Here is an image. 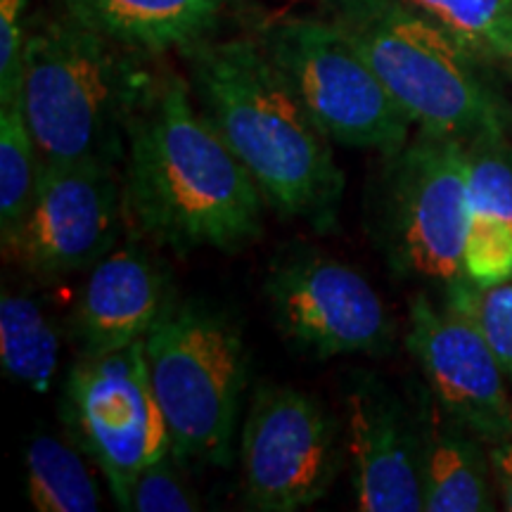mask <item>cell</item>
<instances>
[{
	"label": "cell",
	"mask_w": 512,
	"mask_h": 512,
	"mask_svg": "<svg viewBox=\"0 0 512 512\" xmlns=\"http://www.w3.org/2000/svg\"><path fill=\"white\" fill-rule=\"evenodd\" d=\"M467 223L465 275L472 285L494 287L512 280V143L484 136L465 143Z\"/></svg>",
	"instance_id": "16"
},
{
	"label": "cell",
	"mask_w": 512,
	"mask_h": 512,
	"mask_svg": "<svg viewBox=\"0 0 512 512\" xmlns=\"http://www.w3.org/2000/svg\"><path fill=\"white\" fill-rule=\"evenodd\" d=\"M0 363L12 382L43 394L60 366V330L31 294L0 297Z\"/></svg>",
	"instance_id": "18"
},
{
	"label": "cell",
	"mask_w": 512,
	"mask_h": 512,
	"mask_svg": "<svg viewBox=\"0 0 512 512\" xmlns=\"http://www.w3.org/2000/svg\"><path fill=\"white\" fill-rule=\"evenodd\" d=\"M145 356L176 458L233 465L249 375L238 320L214 304L178 299L145 337Z\"/></svg>",
	"instance_id": "5"
},
{
	"label": "cell",
	"mask_w": 512,
	"mask_h": 512,
	"mask_svg": "<svg viewBox=\"0 0 512 512\" xmlns=\"http://www.w3.org/2000/svg\"><path fill=\"white\" fill-rule=\"evenodd\" d=\"M64 420L105 477L121 510H131L140 472L174 451L152 389L145 339L100 356H79L64 382Z\"/></svg>",
	"instance_id": "8"
},
{
	"label": "cell",
	"mask_w": 512,
	"mask_h": 512,
	"mask_svg": "<svg viewBox=\"0 0 512 512\" xmlns=\"http://www.w3.org/2000/svg\"><path fill=\"white\" fill-rule=\"evenodd\" d=\"M489 456L498 503L508 512H512V434L496 441V444H489Z\"/></svg>",
	"instance_id": "25"
},
{
	"label": "cell",
	"mask_w": 512,
	"mask_h": 512,
	"mask_svg": "<svg viewBox=\"0 0 512 512\" xmlns=\"http://www.w3.org/2000/svg\"><path fill=\"white\" fill-rule=\"evenodd\" d=\"M427 512H491L498 496L486 441L441 408L427 389L415 411Z\"/></svg>",
	"instance_id": "15"
},
{
	"label": "cell",
	"mask_w": 512,
	"mask_h": 512,
	"mask_svg": "<svg viewBox=\"0 0 512 512\" xmlns=\"http://www.w3.org/2000/svg\"><path fill=\"white\" fill-rule=\"evenodd\" d=\"M228 0H67V10L119 46L143 55L207 41Z\"/></svg>",
	"instance_id": "17"
},
{
	"label": "cell",
	"mask_w": 512,
	"mask_h": 512,
	"mask_svg": "<svg viewBox=\"0 0 512 512\" xmlns=\"http://www.w3.org/2000/svg\"><path fill=\"white\" fill-rule=\"evenodd\" d=\"M176 453H166L140 472L131 491V510L136 512H195L200 496L190 489L176 465Z\"/></svg>",
	"instance_id": "23"
},
{
	"label": "cell",
	"mask_w": 512,
	"mask_h": 512,
	"mask_svg": "<svg viewBox=\"0 0 512 512\" xmlns=\"http://www.w3.org/2000/svg\"><path fill=\"white\" fill-rule=\"evenodd\" d=\"M446 294L463 302L475 316L512 387V280L494 287H477L463 280L448 287Z\"/></svg>",
	"instance_id": "22"
},
{
	"label": "cell",
	"mask_w": 512,
	"mask_h": 512,
	"mask_svg": "<svg viewBox=\"0 0 512 512\" xmlns=\"http://www.w3.org/2000/svg\"><path fill=\"white\" fill-rule=\"evenodd\" d=\"M347 456L361 512L425 510L415 418L377 377L347 389Z\"/></svg>",
	"instance_id": "14"
},
{
	"label": "cell",
	"mask_w": 512,
	"mask_h": 512,
	"mask_svg": "<svg viewBox=\"0 0 512 512\" xmlns=\"http://www.w3.org/2000/svg\"><path fill=\"white\" fill-rule=\"evenodd\" d=\"M117 166L41 164L34 202L5 256L38 278L88 271L117 245L124 214Z\"/></svg>",
	"instance_id": "11"
},
{
	"label": "cell",
	"mask_w": 512,
	"mask_h": 512,
	"mask_svg": "<svg viewBox=\"0 0 512 512\" xmlns=\"http://www.w3.org/2000/svg\"><path fill=\"white\" fill-rule=\"evenodd\" d=\"M121 185L138 233L178 254L238 252L264 235L259 185L176 74L155 76L128 121Z\"/></svg>",
	"instance_id": "1"
},
{
	"label": "cell",
	"mask_w": 512,
	"mask_h": 512,
	"mask_svg": "<svg viewBox=\"0 0 512 512\" xmlns=\"http://www.w3.org/2000/svg\"><path fill=\"white\" fill-rule=\"evenodd\" d=\"M406 347L427 389L446 413L486 444L512 434V394L494 349L470 309L446 294L444 304L415 297Z\"/></svg>",
	"instance_id": "12"
},
{
	"label": "cell",
	"mask_w": 512,
	"mask_h": 512,
	"mask_svg": "<svg viewBox=\"0 0 512 512\" xmlns=\"http://www.w3.org/2000/svg\"><path fill=\"white\" fill-rule=\"evenodd\" d=\"M489 72L512 79V0H403Z\"/></svg>",
	"instance_id": "19"
},
{
	"label": "cell",
	"mask_w": 512,
	"mask_h": 512,
	"mask_svg": "<svg viewBox=\"0 0 512 512\" xmlns=\"http://www.w3.org/2000/svg\"><path fill=\"white\" fill-rule=\"evenodd\" d=\"M389 159L382 240L403 278L448 287L463 283L470 197L463 140L420 131Z\"/></svg>",
	"instance_id": "7"
},
{
	"label": "cell",
	"mask_w": 512,
	"mask_h": 512,
	"mask_svg": "<svg viewBox=\"0 0 512 512\" xmlns=\"http://www.w3.org/2000/svg\"><path fill=\"white\" fill-rule=\"evenodd\" d=\"M138 55L72 10L27 31L22 105L41 164L124 162L128 121L155 79Z\"/></svg>",
	"instance_id": "3"
},
{
	"label": "cell",
	"mask_w": 512,
	"mask_h": 512,
	"mask_svg": "<svg viewBox=\"0 0 512 512\" xmlns=\"http://www.w3.org/2000/svg\"><path fill=\"white\" fill-rule=\"evenodd\" d=\"M27 496L38 512H95L100 491L91 467L74 446L38 434L27 446Z\"/></svg>",
	"instance_id": "20"
},
{
	"label": "cell",
	"mask_w": 512,
	"mask_h": 512,
	"mask_svg": "<svg viewBox=\"0 0 512 512\" xmlns=\"http://www.w3.org/2000/svg\"><path fill=\"white\" fill-rule=\"evenodd\" d=\"M259 43L330 143L382 157L408 145L413 119L332 19H273Z\"/></svg>",
	"instance_id": "6"
},
{
	"label": "cell",
	"mask_w": 512,
	"mask_h": 512,
	"mask_svg": "<svg viewBox=\"0 0 512 512\" xmlns=\"http://www.w3.org/2000/svg\"><path fill=\"white\" fill-rule=\"evenodd\" d=\"M41 159L24 114L22 88L0 98V235L3 247L27 219L34 202Z\"/></svg>",
	"instance_id": "21"
},
{
	"label": "cell",
	"mask_w": 512,
	"mask_h": 512,
	"mask_svg": "<svg viewBox=\"0 0 512 512\" xmlns=\"http://www.w3.org/2000/svg\"><path fill=\"white\" fill-rule=\"evenodd\" d=\"M264 292L273 325L304 354L380 358L394 351L392 311L366 275L335 256L311 247L280 254Z\"/></svg>",
	"instance_id": "10"
},
{
	"label": "cell",
	"mask_w": 512,
	"mask_h": 512,
	"mask_svg": "<svg viewBox=\"0 0 512 512\" xmlns=\"http://www.w3.org/2000/svg\"><path fill=\"white\" fill-rule=\"evenodd\" d=\"M178 302L169 268L136 240L114 245L88 268L69 311L67 332L79 356L124 349L150 335Z\"/></svg>",
	"instance_id": "13"
},
{
	"label": "cell",
	"mask_w": 512,
	"mask_h": 512,
	"mask_svg": "<svg viewBox=\"0 0 512 512\" xmlns=\"http://www.w3.org/2000/svg\"><path fill=\"white\" fill-rule=\"evenodd\" d=\"M181 55L195 102L252 174L268 207L316 230L335 228L344 174L330 138L261 43L207 38Z\"/></svg>",
	"instance_id": "2"
},
{
	"label": "cell",
	"mask_w": 512,
	"mask_h": 512,
	"mask_svg": "<svg viewBox=\"0 0 512 512\" xmlns=\"http://www.w3.org/2000/svg\"><path fill=\"white\" fill-rule=\"evenodd\" d=\"M31 0H0V98L22 88V55Z\"/></svg>",
	"instance_id": "24"
},
{
	"label": "cell",
	"mask_w": 512,
	"mask_h": 512,
	"mask_svg": "<svg viewBox=\"0 0 512 512\" xmlns=\"http://www.w3.org/2000/svg\"><path fill=\"white\" fill-rule=\"evenodd\" d=\"M347 456L342 425L318 396L261 384L240 432L242 494L252 510L297 512L328 496Z\"/></svg>",
	"instance_id": "9"
},
{
	"label": "cell",
	"mask_w": 512,
	"mask_h": 512,
	"mask_svg": "<svg viewBox=\"0 0 512 512\" xmlns=\"http://www.w3.org/2000/svg\"><path fill=\"white\" fill-rule=\"evenodd\" d=\"M320 5L420 131L463 143L508 133L510 110L491 81L494 72L403 0H320Z\"/></svg>",
	"instance_id": "4"
}]
</instances>
